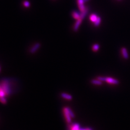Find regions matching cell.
Masks as SVG:
<instances>
[{"instance_id": "obj_1", "label": "cell", "mask_w": 130, "mask_h": 130, "mask_svg": "<svg viewBox=\"0 0 130 130\" xmlns=\"http://www.w3.org/2000/svg\"><path fill=\"white\" fill-rule=\"evenodd\" d=\"M97 79L102 81H107V82L113 84H119V81L114 78L110 77H98Z\"/></svg>"}, {"instance_id": "obj_2", "label": "cell", "mask_w": 130, "mask_h": 130, "mask_svg": "<svg viewBox=\"0 0 130 130\" xmlns=\"http://www.w3.org/2000/svg\"><path fill=\"white\" fill-rule=\"evenodd\" d=\"M63 112L67 122L68 123H70L71 122V117H70L67 107H64L63 108Z\"/></svg>"}, {"instance_id": "obj_3", "label": "cell", "mask_w": 130, "mask_h": 130, "mask_svg": "<svg viewBox=\"0 0 130 130\" xmlns=\"http://www.w3.org/2000/svg\"><path fill=\"white\" fill-rule=\"evenodd\" d=\"M77 3L79 8L80 12L83 11L86 7L84 6V0H77Z\"/></svg>"}, {"instance_id": "obj_4", "label": "cell", "mask_w": 130, "mask_h": 130, "mask_svg": "<svg viewBox=\"0 0 130 130\" xmlns=\"http://www.w3.org/2000/svg\"><path fill=\"white\" fill-rule=\"evenodd\" d=\"M40 47V43H37L30 49V53L31 54L35 53Z\"/></svg>"}, {"instance_id": "obj_5", "label": "cell", "mask_w": 130, "mask_h": 130, "mask_svg": "<svg viewBox=\"0 0 130 130\" xmlns=\"http://www.w3.org/2000/svg\"><path fill=\"white\" fill-rule=\"evenodd\" d=\"M82 19H81V18H79V19L77 20V21L75 23V25H74V28H73V30L74 31L76 32L78 30L80 26V25L81 24V23L82 22Z\"/></svg>"}, {"instance_id": "obj_6", "label": "cell", "mask_w": 130, "mask_h": 130, "mask_svg": "<svg viewBox=\"0 0 130 130\" xmlns=\"http://www.w3.org/2000/svg\"><path fill=\"white\" fill-rule=\"evenodd\" d=\"M121 51L123 58L125 59H128L129 58V54L126 48L125 47H122L121 49Z\"/></svg>"}, {"instance_id": "obj_7", "label": "cell", "mask_w": 130, "mask_h": 130, "mask_svg": "<svg viewBox=\"0 0 130 130\" xmlns=\"http://www.w3.org/2000/svg\"><path fill=\"white\" fill-rule=\"evenodd\" d=\"M72 17L76 20H78L80 18V14L76 11L72 12Z\"/></svg>"}, {"instance_id": "obj_8", "label": "cell", "mask_w": 130, "mask_h": 130, "mask_svg": "<svg viewBox=\"0 0 130 130\" xmlns=\"http://www.w3.org/2000/svg\"><path fill=\"white\" fill-rule=\"evenodd\" d=\"M61 96L62 98H64L68 100H72V97L71 95L66 94V93H64L61 94Z\"/></svg>"}, {"instance_id": "obj_9", "label": "cell", "mask_w": 130, "mask_h": 130, "mask_svg": "<svg viewBox=\"0 0 130 130\" xmlns=\"http://www.w3.org/2000/svg\"><path fill=\"white\" fill-rule=\"evenodd\" d=\"M88 8H86V9L82 12H81L80 13V18L81 19H83L85 17H86V16L87 15V14H88Z\"/></svg>"}, {"instance_id": "obj_10", "label": "cell", "mask_w": 130, "mask_h": 130, "mask_svg": "<svg viewBox=\"0 0 130 130\" xmlns=\"http://www.w3.org/2000/svg\"><path fill=\"white\" fill-rule=\"evenodd\" d=\"M98 18V16L96 14H92L90 16V20L91 22L95 23Z\"/></svg>"}, {"instance_id": "obj_11", "label": "cell", "mask_w": 130, "mask_h": 130, "mask_svg": "<svg viewBox=\"0 0 130 130\" xmlns=\"http://www.w3.org/2000/svg\"><path fill=\"white\" fill-rule=\"evenodd\" d=\"M91 82L95 85H101L102 84V81L99 80V79H92L91 80Z\"/></svg>"}, {"instance_id": "obj_12", "label": "cell", "mask_w": 130, "mask_h": 130, "mask_svg": "<svg viewBox=\"0 0 130 130\" xmlns=\"http://www.w3.org/2000/svg\"><path fill=\"white\" fill-rule=\"evenodd\" d=\"M79 124H74L71 127V130H79Z\"/></svg>"}, {"instance_id": "obj_13", "label": "cell", "mask_w": 130, "mask_h": 130, "mask_svg": "<svg viewBox=\"0 0 130 130\" xmlns=\"http://www.w3.org/2000/svg\"><path fill=\"white\" fill-rule=\"evenodd\" d=\"M99 49V45L97 43L94 45L92 46V50L94 52H97Z\"/></svg>"}, {"instance_id": "obj_14", "label": "cell", "mask_w": 130, "mask_h": 130, "mask_svg": "<svg viewBox=\"0 0 130 130\" xmlns=\"http://www.w3.org/2000/svg\"><path fill=\"white\" fill-rule=\"evenodd\" d=\"M101 22V17H98V18H97V20H96V21L94 23V25H95V27H98V26L100 25Z\"/></svg>"}, {"instance_id": "obj_15", "label": "cell", "mask_w": 130, "mask_h": 130, "mask_svg": "<svg viewBox=\"0 0 130 130\" xmlns=\"http://www.w3.org/2000/svg\"><path fill=\"white\" fill-rule=\"evenodd\" d=\"M67 108L68 111V113H69L70 117H71V118H74L75 117V116L74 113L73 112V111L71 110V108H69V107H67Z\"/></svg>"}, {"instance_id": "obj_16", "label": "cell", "mask_w": 130, "mask_h": 130, "mask_svg": "<svg viewBox=\"0 0 130 130\" xmlns=\"http://www.w3.org/2000/svg\"><path fill=\"white\" fill-rule=\"evenodd\" d=\"M0 101L3 104H6L7 103V100L5 97H0Z\"/></svg>"}, {"instance_id": "obj_17", "label": "cell", "mask_w": 130, "mask_h": 130, "mask_svg": "<svg viewBox=\"0 0 130 130\" xmlns=\"http://www.w3.org/2000/svg\"><path fill=\"white\" fill-rule=\"evenodd\" d=\"M6 95V92L3 90L0 89V97H5Z\"/></svg>"}, {"instance_id": "obj_18", "label": "cell", "mask_w": 130, "mask_h": 130, "mask_svg": "<svg viewBox=\"0 0 130 130\" xmlns=\"http://www.w3.org/2000/svg\"><path fill=\"white\" fill-rule=\"evenodd\" d=\"M23 4H24V6L26 7H28L30 6V4H29L28 1H25V2H24Z\"/></svg>"}, {"instance_id": "obj_19", "label": "cell", "mask_w": 130, "mask_h": 130, "mask_svg": "<svg viewBox=\"0 0 130 130\" xmlns=\"http://www.w3.org/2000/svg\"><path fill=\"white\" fill-rule=\"evenodd\" d=\"M89 1H90V0H84V3H85V2H87Z\"/></svg>"}, {"instance_id": "obj_20", "label": "cell", "mask_w": 130, "mask_h": 130, "mask_svg": "<svg viewBox=\"0 0 130 130\" xmlns=\"http://www.w3.org/2000/svg\"><path fill=\"white\" fill-rule=\"evenodd\" d=\"M84 130H92L91 129H90V128H87L86 129H85Z\"/></svg>"}, {"instance_id": "obj_21", "label": "cell", "mask_w": 130, "mask_h": 130, "mask_svg": "<svg viewBox=\"0 0 130 130\" xmlns=\"http://www.w3.org/2000/svg\"><path fill=\"white\" fill-rule=\"evenodd\" d=\"M79 130H80V129Z\"/></svg>"}, {"instance_id": "obj_22", "label": "cell", "mask_w": 130, "mask_h": 130, "mask_svg": "<svg viewBox=\"0 0 130 130\" xmlns=\"http://www.w3.org/2000/svg\"><path fill=\"white\" fill-rule=\"evenodd\" d=\"M118 1H120V0H118Z\"/></svg>"}, {"instance_id": "obj_23", "label": "cell", "mask_w": 130, "mask_h": 130, "mask_svg": "<svg viewBox=\"0 0 130 130\" xmlns=\"http://www.w3.org/2000/svg\"><path fill=\"white\" fill-rule=\"evenodd\" d=\"M0 70H1V69H0Z\"/></svg>"}, {"instance_id": "obj_24", "label": "cell", "mask_w": 130, "mask_h": 130, "mask_svg": "<svg viewBox=\"0 0 130 130\" xmlns=\"http://www.w3.org/2000/svg\"></svg>"}]
</instances>
